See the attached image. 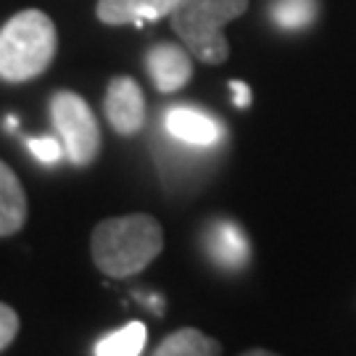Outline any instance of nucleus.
Listing matches in <instances>:
<instances>
[{
  "label": "nucleus",
  "mask_w": 356,
  "mask_h": 356,
  "mask_svg": "<svg viewBox=\"0 0 356 356\" xmlns=\"http://www.w3.org/2000/svg\"><path fill=\"white\" fill-rule=\"evenodd\" d=\"M90 251L103 275L135 277L164 251V229L151 214L111 216L92 229Z\"/></svg>",
  "instance_id": "nucleus-1"
},
{
  "label": "nucleus",
  "mask_w": 356,
  "mask_h": 356,
  "mask_svg": "<svg viewBox=\"0 0 356 356\" xmlns=\"http://www.w3.org/2000/svg\"><path fill=\"white\" fill-rule=\"evenodd\" d=\"M148 341V330L143 322H127L122 330L108 332L95 343V354L98 356H138L143 354Z\"/></svg>",
  "instance_id": "nucleus-13"
},
{
  "label": "nucleus",
  "mask_w": 356,
  "mask_h": 356,
  "mask_svg": "<svg viewBox=\"0 0 356 356\" xmlns=\"http://www.w3.org/2000/svg\"><path fill=\"white\" fill-rule=\"evenodd\" d=\"M53 127L61 138L66 159L74 166H90L101 151V129L85 98L72 90H58L51 101Z\"/></svg>",
  "instance_id": "nucleus-4"
},
{
  "label": "nucleus",
  "mask_w": 356,
  "mask_h": 356,
  "mask_svg": "<svg viewBox=\"0 0 356 356\" xmlns=\"http://www.w3.org/2000/svg\"><path fill=\"white\" fill-rule=\"evenodd\" d=\"M248 11V0H185L169 22L182 45L204 64H225L229 58V42L225 24Z\"/></svg>",
  "instance_id": "nucleus-3"
},
{
  "label": "nucleus",
  "mask_w": 356,
  "mask_h": 356,
  "mask_svg": "<svg viewBox=\"0 0 356 356\" xmlns=\"http://www.w3.org/2000/svg\"><path fill=\"white\" fill-rule=\"evenodd\" d=\"M229 90H232V103L238 108H248L251 106V88L245 82H229Z\"/></svg>",
  "instance_id": "nucleus-16"
},
{
  "label": "nucleus",
  "mask_w": 356,
  "mask_h": 356,
  "mask_svg": "<svg viewBox=\"0 0 356 356\" xmlns=\"http://www.w3.org/2000/svg\"><path fill=\"white\" fill-rule=\"evenodd\" d=\"M206 254L225 269H243L251 259V245L232 219H216L204 232Z\"/></svg>",
  "instance_id": "nucleus-8"
},
{
  "label": "nucleus",
  "mask_w": 356,
  "mask_h": 356,
  "mask_svg": "<svg viewBox=\"0 0 356 356\" xmlns=\"http://www.w3.org/2000/svg\"><path fill=\"white\" fill-rule=\"evenodd\" d=\"M164 127L175 140L198 145V148H209V145L222 140V124L214 116L198 111V108H191V106L169 108L164 116Z\"/></svg>",
  "instance_id": "nucleus-9"
},
{
  "label": "nucleus",
  "mask_w": 356,
  "mask_h": 356,
  "mask_svg": "<svg viewBox=\"0 0 356 356\" xmlns=\"http://www.w3.org/2000/svg\"><path fill=\"white\" fill-rule=\"evenodd\" d=\"M103 108L108 124L124 138L138 135L145 124V98L140 85L132 76H114L108 82Z\"/></svg>",
  "instance_id": "nucleus-5"
},
{
  "label": "nucleus",
  "mask_w": 356,
  "mask_h": 356,
  "mask_svg": "<svg viewBox=\"0 0 356 356\" xmlns=\"http://www.w3.org/2000/svg\"><path fill=\"white\" fill-rule=\"evenodd\" d=\"M219 351H222L219 341L209 338L195 327H182L166 335L156 348V356H216Z\"/></svg>",
  "instance_id": "nucleus-11"
},
{
  "label": "nucleus",
  "mask_w": 356,
  "mask_h": 356,
  "mask_svg": "<svg viewBox=\"0 0 356 356\" xmlns=\"http://www.w3.org/2000/svg\"><path fill=\"white\" fill-rule=\"evenodd\" d=\"M319 0H269V19L282 32H301L317 22Z\"/></svg>",
  "instance_id": "nucleus-12"
},
{
  "label": "nucleus",
  "mask_w": 356,
  "mask_h": 356,
  "mask_svg": "<svg viewBox=\"0 0 356 356\" xmlns=\"http://www.w3.org/2000/svg\"><path fill=\"white\" fill-rule=\"evenodd\" d=\"M26 222V193L6 161H0V238L16 235Z\"/></svg>",
  "instance_id": "nucleus-10"
},
{
  "label": "nucleus",
  "mask_w": 356,
  "mask_h": 356,
  "mask_svg": "<svg viewBox=\"0 0 356 356\" xmlns=\"http://www.w3.org/2000/svg\"><path fill=\"white\" fill-rule=\"evenodd\" d=\"M29 151L42 164H56L61 159V153H64V145L56 138H35V140H29Z\"/></svg>",
  "instance_id": "nucleus-14"
},
{
  "label": "nucleus",
  "mask_w": 356,
  "mask_h": 356,
  "mask_svg": "<svg viewBox=\"0 0 356 356\" xmlns=\"http://www.w3.org/2000/svg\"><path fill=\"white\" fill-rule=\"evenodd\" d=\"M193 53L182 45L175 42H161V45H153L148 56H145V69L151 74L153 85L159 92L172 95L182 90L193 76Z\"/></svg>",
  "instance_id": "nucleus-6"
},
{
  "label": "nucleus",
  "mask_w": 356,
  "mask_h": 356,
  "mask_svg": "<svg viewBox=\"0 0 356 356\" xmlns=\"http://www.w3.org/2000/svg\"><path fill=\"white\" fill-rule=\"evenodd\" d=\"M185 0H98L95 16L108 26H143L159 22Z\"/></svg>",
  "instance_id": "nucleus-7"
},
{
  "label": "nucleus",
  "mask_w": 356,
  "mask_h": 356,
  "mask_svg": "<svg viewBox=\"0 0 356 356\" xmlns=\"http://www.w3.org/2000/svg\"><path fill=\"white\" fill-rule=\"evenodd\" d=\"M58 32L48 13L26 8L0 29V79L26 82L51 66Z\"/></svg>",
  "instance_id": "nucleus-2"
},
{
  "label": "nucleus",
  "mask_w": 356,
  "mask_h": 356,
  "mask_svg": "<svg viewBox=\"0 0 356 356\" xmlns=\"http://www.w3.org/2000/svg\"><path fill=\"white\" fill-rule=\"evenodd\" d=\"M16 335H19V314L0 301V351H6Z\"/></svg>",
  "instance_id": "nucleus-15"
}]
</instances>
